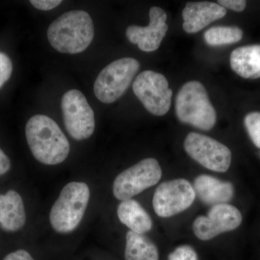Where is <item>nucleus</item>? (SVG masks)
<instances>
[{"label":"nucleus","instance_id":"obj_21","mask_svg":"<svg viewBox=\"0 0 260 260\" xmlns=\"http://www.w3.org/2000/svg\"><path fill=\"white\" fill-rule=\"evenodd\" d=\"M169 260H198V255L191 246H181L169 254Z\"/></svg>","mask_w":260,"mask_h":260},{"label":"nucleus","instance_id":"obj_15","mask_svg":"<svg viewBox=\"0 0 260 260\" xmlns=\"http://www.w3.org/2000/svg\"><path fill=\"white\" fill-rule=\"evenodd\" d=\"M26 222L23 199L15 190L0 194V226L5 232L20 230Z\"/></svg>","mask_w":260,"mask_h":260},{"label":"nucleus","instance_id":"obj_9","mask_svg":"<svg viewBox=\"0 0 260 260\" xmlns=\"http://www.w3.org/2000/svg\"><path fill=\"white\" fill-rule=\"evenodd\" d=\"M184 149L200 165L216 172H225L232 162V152L220 142L199 134L191 133L184 140Z\"/></svg>","mask_w":260,"mask_h":260},{"label":"nucleus","instance_id":"obj_3","mask_svg":"<svg viewBox=\"0 0 260 260\" xmlns=\"http://www.w3.org/2000/svg\"><path fill=\"white\" fill-rule=\"evenodd\" d=\"M176 114L181 122L208 131L216 122V112L204 85L198 81L184 84L176 99Z\"/></svg>","mask_w":260,"mask_h":260},{"label":"nucleus","instance_id":"obj_14","mask_svg":"<svg viewBox=\"0 0 260 260\" xmlns=\"http://www.w3.org/2000/svg\"><path fill=\"white\" fill-rule=\"evenodd\" d=\"M195 194L203 203L208 205L226 204L234 197L232 183L203 174L194 179L193 184Z\"/></svg>","mask_w":260,"mask_h":260},{"label":"nucleus","instance_id":"obj_22","mask_svg":"<svg viewBox=\"0 0 260 260\" xmlns=\"http://www.w3.org/2000/svg\"><path fill=\"white\" fill-rule=\"evenodd\" d=\"M12 72L13 64L10 58L0 52V88L10 79Z\"/></svg>","mask_w":260,"mask_h":260},{"label":"nucleus","instance_id":"obj_18","mask_svg":"<svg viewBox=\"0 0 260 260\" xmlns=\"http://www.w3.org/2000/svg\"><path fill=\"white\" fill-rule=\"evenodd\" d=\"M125 260H158L157 246L144 234L129 231L126 235Z\"/></svg>","mask_w":260,"mask_h":260},{"label":"nucleus","instance_id":"obj_17","mask_svg":"<svg viewBox=\"0 0 260 260\" xmlns=\"http://www.w3.org/2000/svg\"><path fill=\"white\" fill-rule=\"evenodd\" d=\"M117 215L121 223L137 234H144L152 229L150 215L134 200L121 202L118 206Z\"/></svg>","mask_w":260,"mask_h":260},{"label":"nucleus","instance_id":"obj_23","mask_svg":"<svg viewBox=\"0 0 260 260\" xmlns=\"http://www.w3.org/2000/svg\"><path fill=\"white\" fill-rule=\"evenodd\" d=\"M30 3L37 9L47 11L59 6L61 1V0H30Z\"/></svg>","mask_w":260,"mask_h":260},{"label":"nucleus","instance_id":"obj_25","mask_svg":"<svg viewBox=\"0 0 260 260\" xmlns=\"http://www.w3.org/2000/svg\"><path fill=\"white\" fill-rule=\"evenodd\" d=\"M3 260H35L28 251L20 249L8 254Z\"/></svg>","mask_w":260,"mask_h":260},{"label":"nucleus","instance_id":"obj_7","mask_svg":"<svg viewBox=\"0 0 260 260\" xmlns=\"http://www.w3.org/2000/svg\"><path fill=\"white\" fill-rule=\"evenodd\" d=\"M133 91L149 112L155 116L167 114L172 105V90L164 75L146 70L136 77Z\"/></svg>","mask_w":260,"mask_h":260},{"label":"nucleus","instance_id":"obj_8","mask_svg":"<svg viewBox=\"0 0 260 260\" xmlns=\"http://www.w3.org/2000/svg\"><path fill=\"white\" fill-rule=\"evenodd\" d=\"M65 128L73 139L90 138L95 130V116L85 95L76 89L68 90L61 99Z\"/></svg>","mask_w":260,"mask_h":260},{"label":"nucleus","instance_id":"obj_2","mask_svg":"<svg viewBox=\"0 0 260 260\" xmlns=\"http://www.w3.org/2000/svg\"><path fill=\"white\" fill-rule=\"evenodd\" d=\"M51 47L64 54L83 52L94 37V25L90 15L83 10L67 12L51 23L47 30Z\"/></svg>","mask_w":260,"mask_h":260},{"label":"nucleus","instance_id":"obj_20","mask_svg":"<svg viewBox=\"0 0 260 260\" xmlns=\"http://www.w3.org/2000/svg\"><path fill=\"white\" fill-rule=\"evenodd\" d=\"M244 125L253 143L260 148V112H251L244 118Z\"/></svg>","mask_w":260,"mask_h":260},{"label":"nucleus","instance_id":"obj_10","mask_svg":"<svg viewBox=\"0 0 260 260\" xmlns=\"http://www.w3.org/2000/svg\"><path fill=\"white\" fill-rule=\"evenodd\" d=\"M195 197L193 186L186 179L165 181L157 187L154 193V210L158 216L169 218L189 208Z\"/></svg>","mask_w":260,"mask_h":260},{"label":"nucleus","instance_id":"obj_12","mask_svg":"<svg viewBox=\"0 0 260 260\" xmlns=\"http://www.w3.org/2000/svg\"><path fill=\"white\" fill-rule=\"evenodd\" d=\"M150 23L147 27L130 25L126 28L128 40L137 44L140 50L151 52L157 50L167 34L169 26L167 15L162 8L153 7L149 12Z\"/></svg>","mask_w":260,"mask_h":260},{"label":"nucleus","instance_id":"obj_24","mask_svg":"<svg viewBox=\"0 0 260 260\" xmlns=\"http://www.w3.org/2000/svg\"><path fill=\"white\" fill-rule=\"evenodd\" d=\"M218 3L225 9L228 8L236 12L243 11L246 6V2L244 0H220Z\"/></svg>","mask_w":260,"mask_h":260},{"label":"nucleus","instance_id":"obj_11","mask_svg":"<svg viewBox=\"0 0 260 260\" xmlns=\"http://www.w3.org/2000/svg\"><path fill=\"white\" fill-rule=\"evenodd\" d=\"M242 222V213L236 207L227 203L214 205L206 216L195 219L193 231L200 240L208 241L222 233L237 229Z\"/></svg>","mask_w":260,"mask_h":260},{"label":"nucleus","instance_id":"obj_6","mask_svg":"<svg viewBox=\"0 0 260 260\" xmlns=\"http://www.w3.org/2000/svg\"><path fill=\"white\" fill-rule=\"evenodd\" d=\"M161 177V169L156 159H143L116 177L113 192L116 199L131 200L135 195L155 185Z\"/></svg>","mask_w":260,"mask_h":260},{"label":"nucleus","instance_id":"obj_5","mask_svg":"<svg viewBox=\"0 0 260 260\" xmlns=\"http://www.w3.org/2000/svg\"><path fill=\"white\" fill-rule=\"evenodd\" d=\"M140 70V63L133 58L114 61L98 75L93 90L95 96L104 104H112L122 96Z\"/></svg>","mask_w":260,"mask_h":260},{"label":"nucleus","instance_id":"obj_19","mask_svg":"<svg viewBox=\"0 0 260 260\" xmlns=\"http://www.w3.org/2000/svg\"><path fill=\"white\" fill-rule=\"evenodd\" d=\"M243 37L242 29L236 26H215L205 32L204 39L212 47L239 42Z\"/></svg>","mask_w":260,"mask_h":260},{"label":"nucleus","instance_id":"obj_1","mask_svg":"<svg viewBox=\"0 0 260 260\" xmlns=\"http://www.w3.org/2000/svg\"><path fill=\"white\" fill-rule=\"evenodd\" d=\"M25 136L34 158L46 165L64 161L70 145L55 121L43 114L32 116L25 126Z\"/></svg>","mask_w":260,"mask_h":260},{"label":"nucleus","instance_id":"obj_4","mask_svg":"<svg viewBox=\"0 0 260 260\" xmlns=\"http://www.w3.org/2000/svg\"><path fill=\"white\" fill-rule=\"evenodd\" d=\"M90 196L85 183L73 181L65 185L51 209L49 219L53 229L61 234L73 232L83 218Z\"/></svg>","mask_w":260,"mask_h":260},{"label":"nucleus","instance_id":"obj_26","mask_svg":"<svg viewBox=\"0 0 260 260\" xmlns=\"http://www.w3.org/2000/svg\"><path fill=\"white\" fill-rule=\"evenodd\" d=\"M11 167L10 158L0 148V176L4 175Z\"/></svg>","mask_w":260,"mask_h":260},{"label":"nucleus","instance_id":"obj_16","mask_svg":"<svg viewBox=\"0 0 260 260\" xmlns=\"http://www.w3.org/2000/svg\"><path fill=\"white\" fill-rule=\"evenodd\" d=\"M232 69L246 79L260 78V45L239 47L230 56Z\"/></svg>","mask_w":260,"mask_h":260},{"label":"nucleus","instance_id":"obj_13","mask_svg":"<svg viewBox=\"0 0 260 260\" xmlns=\"http://www.w3.org/2000/svg\"><path fill=\"white\" fill-rule=\"evenodd\" d=\"M226 14V9L210 2L189 3L182 12L183 28L188 34H195Z\"/></svg>","mask_w":260,"mask_h":260}]
</instances>
